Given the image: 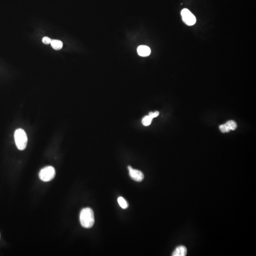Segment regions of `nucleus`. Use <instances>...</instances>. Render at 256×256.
<instances>
[{
    "instance_id": "obj_3",
    "label": "nucleus",
    "mask_w": 256,
    "mask_h": 256,
    "mask_svg": "<svg viewBox=\"0 0 256 256\" xmlns=\"http://www.w3.org/2000/svg\"><path fill=\"white\" fill-rule=\"evenodd\" d=\"M56 175L55 168L52 166H47L42 168L39 173V178L43 182H49L53 179Z\"/></svg>"
},
{
    "instance_id": "obj_14",
    "label": "nucleus",
    "mask_w": 256,
    "mask_h": 256,
    "mask_svg": "<svg viewBox=\"0 0 256 256\" xmlns=\"http://www.w3.org/2000/svg\"><path fill=\"white\" fill-rule=\"evenodd\" d=\"M160 115V112L158 111H155V112H149V115L153 119L154 118Z\"/></svg>"
},
{
    "instance_id": "obj_4",
    "label": "nucleus",
    "mask_w": 256,
    "mask_h": 256,
    "mask_svg": "<svg viewBox=\"0 0 256 256\" xmlns=\"http://www.w3.org/2000/svg\"><path fill=\"white\" fill-rule=\"evenodd\" d=\"M182 20L185 24L188 26H193L196 22V18L189 9H184L181 11Z\"/></svg>"
},
{
    "instance_id": "obj_10",
    "label": "nucleus",
    "mask_w": 256,
    "mask_h": 256,
    "mask_svg": "<svg viewBox=\"0 0 256 256\" xmlns=\"http://www.w3.org/2000/svg\"><path fill=\"white\" fill-rule=\"evenodd\" d=\"M152 120L153 119H152L149 115L145 116L142 120V123L144 126H149L152 122Z\"/></svg>"
},
{
    "instance_id": "obj_9",
    "label": "nucleus",
    "mask_w": 256,
    "mask_h": 256,
    "mask_svg": "<svg viewBox=\"0 0 256 256\" xmlns=\"http://www.w3.org/2000/svg\"><path fill=\"white\" fill-rule=\"evenodd\" d=\"M118 203L122 209H127L129 207V204L122 197H119L118 198Z\"/></svg>"
},
{
    "instance_id": "obj_1",
    "label": "nucleus",
    "mask_w": 256,
    "mask_h": 256,
    "mask_svg": "<svg viewBox=\"0 0 256 256\" xmlns=\"http://www.w3.org/2000/svg\"><path fill=\"white\" fill-rule=\"evenodd\" d=\"M80 221L84 228H90L95 224V217L93 211L90 208L82 209L80 214Z\"/></svg>"
},
{
    "instance_id": "obj_13",
    "label": "nucleus",
    "mask_w": 256,
    "mask_h": 256,
    "mask_svg": "<svg viewBox=\"0 0 256 256\" xmlns=\"http://www.w3.org/2000/svg\"><path fill=\"white\" fill-rule=\"evenodd\" d=\"M42 42L44 44L47 45V44H51V40L48 37H45L42 39Z\"/></svg>"
},
{
    "instance_id": "obj_5",
    "label": "nucleus",
    "mask_w": 256,
    "mask_h": 256,
    "mask_svg": "<svg viewBox=\"0 0 256 256\" xmlns=\"http://www.w3.org/2000/svg\"><path fill=\"white\" fill-rule=\"evenodd\" d=\"M128 169L129 171L130 178L134 181L141 182L144 179V175L141 171L134 169L130 166H128Z\"/></svg>"
},
{
    "instance_id": "obj_2",
    "label": "nucleus",
    "mask_w": 256,
    "mask_h": 256,
    "mask_svg": "<svg viewBox=\"0 0 256 256\" xmlns=\"http://www.w3.org/2000/svg\"><path fill=\"white\" fill-rule=\"evenodd\" d=\"M14 140L17 148L23 150L26 148L28 137L25 131L21 129L16 130L14 133Z\"/></svg>"
},
{
    "instance_id": "obj_6",
    "label": "nucleus",
    "mask_w": 256,
    "mask_h": 256,
    "mask_svg": "<svg viewBox=\"0 0 256 256\" xmlns=\"http://www.w3.org/2000/svg\"><path fill=\"white\" fill-rule=\"evenodd\" d=\"M137 52L141 57H146L150 55L151 50L147 46L141 45L137 47Z\"/></svg>"
},
{
    "instance_id": "obj_12",
    "label": "nucleus",
    "mask_w": 256,
    "mask_h": 256,
    "mask_svg": "<svg viewBox=\"0 0 256 256\" xmlns=\"http://www.w3.org/2000/svg\"><path fill=\"white\" fill-rule=\"evenodd\" d=\"M220 130L221 132L223 133H226V132H229L230 131V129L228 128V126L226 125V124H223V125H220Z\"/></svg>"
},
{
    "instance_id": "obj_8",
    "label": "nucleus",
    "mask_w": 256,
    "mask_h": 256,
    "mask_svg": "<svg viewBox=\"0 0 256 256\" xmlns=\"http://www.w3.org/2000/svg\"><path fill=\"white\" fill-rule=\"evenodd\" d=\"M51 45L54 50H60L63 47V43L59 40H52L51 42Z\"/></svg>"
},
{
    "instance_id": "obj_7",
    "label": "nucleus",
    "mask_w": 256,
    "mask_h": 256,
    "mask_svg": "<svg viewBox=\"0 0 256 256\" xmlns=\"http://www.w3.org/2000/svg\"><path fill=\"white\" fill-rule=\"evenodd\" d=\"M187 249L184 246H180L177 247L174 251L173 256H185L186 255Z\"/></svg>"
},
{
    "instance_id": "obj_11",
    "label": "nucleus",
    "mask_w": 256,
    "mask_h": 256,
    "mask_svg": "<svg viewBox=\"0 0 256 256\" xmlns=\"http://www.w3.org/2000/svg\"><path fill=\"white\" fill-rule=\"evenodd\" d=\"M226 125L228 126L230 130H234L236 129L237 127V125L236 122L233 121H229L225 123Z\"/></svg>"
}]
</instances>
